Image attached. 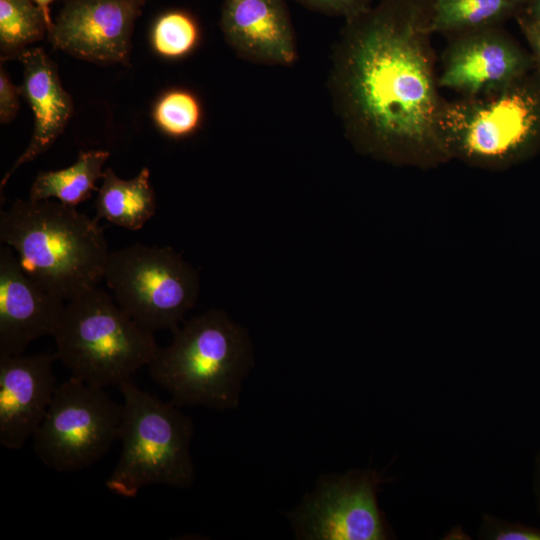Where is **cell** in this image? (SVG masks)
<instances>
[{
  "label": "cell",
  "instance_id": "277c9868",
  "mask_svg": "<svg viewBox=\"0 0 540 540\" xmlns=\"http://www.w3.org/2000/svg\"><path fill=\"white\" fill-rule=\"evenodd\" d=\"M53 337L55 355L72 377L102 388L132 381L159 348L154 333L98 286L67 301Z\"/></svg>",
  "mask_w": 540,
  "mask_h": 540
},
{
  "label": "cell",
  "instance_id": "7402d4cb",
  "mask_svg": "<svg viewBox=\"0 0 540 540\" xmlns=\"http://www.w3.org/2000/svg\"><path fill=\"white\" fill-rule=\"evenodd\" d=\"M478 538L486 540H540V529L486 513L481 518Z\"/></svg>",
  "mask_w": 540,
  "mask_h": 540
},
{
  "label": "cell",
  "instance_id": "603a6c76",
  "mask_svg": "<svg viewBox=\"0 0 540 540\" xmlns=\"http://www.w3.org/2000/svg\"><path fill=\"white\" fill-rule=\"evenodd\" d=\"M308 10L344 17L345 20L359 16L372 8V0H295Z\"/></svg>",
  "mask_w": 540,
  "mask_h": 540
},
{
  "label": "cell",
  "instance_id": "f1b7e54d",
  "mask_svg": "<svg viewBox=\"0 0 540 540\" xmlns=\"http://www.w3.org/2000/svg\"><path fill=\"white\" fill-rule=\"evenodd\" d=\"M145 1H148V0H145Z\"/></svg>",
  "mask_w": 540,
  "mask_h": 540
},
{
  "label": "cell",
  "instance_id": "52a82bcc",
  "mask_svg": "<svg viewBox=\"0 0 540 540\" xmlns=\"http://www.w3.org/2000/svg\"><path fill=\"white\" fill-rule=\"evenodd\" d=\"M118 306L143 329L174 332L199 295L196 270L168 246L109 252L104 277Z\"/></svg>",
  "mask_w": 540,
  "mask_h": 540
},
{
  "label": "cell",
  "instance_id": "d4e9b609",
  "mask_svg": "<svg viewBox=\"0 0 540 540\" xmlns=\"http://www.w3.org/2000/svg\"><path fill=\"white\" fill-rule=\"evenodd\" d=\"M519 23L540 68V23L529 18H520Z\"/></svg>",
  "mask_w": 540,
  "mask_h": 540
},
{
  "label": "cell",
  "instance_id": "44dd1931",
  "mask_svg": "<svg viewBox=\"0 0 540 540\" xmlns=\"http://www.w3.org/2000/svg\"><path fill=\"white\" fill-rule=\"evenodd\" d=\"M152 116L159 130L165 135L181 139L199 129L203 111L199 98L192 91L173 88L159 96Z\"/></svg>",
  "mask_w": 540,
  "mask_h": 540
},
{
  "label": "cell",
  "instance_id": "5bb4252c",
  "mask_svg": "<svg viewBox=\"0 0 540 540\" xmlns=\"http://www.w3.org/2000/svg\"><path fill=\"white\" fill-rule=\"evenodd\" d=\"M219 24L228 46L245 61L291 66L298 59L285 0H224Z\"/></svg>",
  "mask_w": 540,
  "mask_h": 540
},
{
  "label": "cell",
  "instance_id": "7c38bea8",
  "mask_svg": "<svg viewBox=\"0 0 540 540\" xmlns=\"http://www.w3.org/2000/svg\"><path fill=\"white\" fill-rule=\"evenodd\" d=\"M56 355L0 354V444L21 449L43 421L57 388Z\"/></svg>",
  "mask_w": 540,
  "mask_h": 540
},
{
  "label": "cell",
  "instance_id": "4316f807",
  "mask_svg": "<svg viewBox=\"0 0 540 540\" xmlns=\"http://www.w3.org/2000/svg\"><path fill=\"white\" fill-rule=\"evenodd\" d=\"M33 1L41 8L51 28L53 25V20L50 17L49 4L52 3L54 0H33Z\"/></svg>",
  "mask_w": 540,
  "mask_h": 540
},
{
  "label": "cell",
  "instance_id": "cb8c5ba5",
  "mask_svg": "<svg viewBox=\"0 0 540 540\" xmlns=\"http://www.w3.org/2000/svg\"><path fill=\"white\" fill-rule=\"evenodd\" d=\"M21 88L16 86L8 77L2 63L0 66V122L8 124L19 111Z\"/></svg>",
  "mask_w": 540,
  "mask_h": 540
},
{
  "label": "cell",
  "instance_id": "3957f363",
  "mask_svg": "<svg viewBox=\"0 0 540 540\" xmlns=\"http://www.w3.org/2000/svg\"><path fill=\"white\" fill-rule=\"evenodd\" d=\"M173 334L172 343L159 347L147 366L150 377L177 406L237 408L242 381L253 365L247 331L224 311L212 309Z\"/></svg>",
  "mask_w": 540,
  "mask_h": 540
},
{
  "label": "cell",
  "instance_id": "8992f818",
  "mask_svg": "<svg viewBox=\"0 0 540 540\" xmlns=\"http://www.w3.org/2000/svg\"><path fill=\"white\" fill-rule=\"evenodd\" d=\"M440 134L447 156L498 165L528 155L540 144V70L487 94L445 100Z\"/></svg>",
  "mask_w": 540,
  "mask_h": 540
},
{
  "label": "cell",
  "instance_id": "e0dca14e",
  "mask_svg": "<svg viewBox=\"0 0 540 540\" xmlns=\"http://www.w3.org/2000/svg\"><path fill=\"white\" fill-rule=\"evenodd\" d=\"M109 155L105 150L81 151L71 166L39 172L31 185L28 199H56L76 207L97 190L96 182L103 177V166Z\"/></svg>",
  "mask_w": 540,
  "mask_h": 540
},
{
  "label": "cell",
  "instance_id": "9a60e30c",
  "mask_svg": "<svg viewBox=\"0 0 540 540\" xmlns=\"http://www.w3.org/2000/svg\"><path fill=\"white\" fill-rule=\"evenodd\" d=\"M18 60L23 66L21 93L32 109L34 129L27 148L2 178L1 190L19 167L37 158L56 141L74 110L73 100L62 85L57 66L42 48H28Z\"/></svg>",
  "mask_w": 540,
  "mask_h": 540
},
{
  "label": "cell",
  "instance_id": "2e32d148",
  "mask_svg": "<svg viewBox=\"0 0 540 540\" xmlns=\"http://www.w3.org/2000/svg\"><path fill=\"white\" fill-rule=\"evenodd\" d=\"M96 219L131 231L140 230L156 212V196L150 170L143 167L132 179H121L112 168L104 170L95 199Z\"/></svg>",
  "mask_w": 540,
  "mask_h": 540
},
{
  "label": "cell",
  "instance_id": "7a4b0ae2",
  "mask_svg": "<svg viewBox=\"0 0 540 540\" xmlns=\"http://www.w3.org/2000/svg\"><path fill=\"white\" fill-rule=\"evenodd\" d=\"M98 221L60 201L17 199L0 212V241L29 277L69 301L103 280L109 251Z\"/></svg>",
  "mask_w": 540,
  "mask_h": 540
},
{
  "label": "cell",
  "instance_id": "9c48e42d",
  "mask_svg": "<svg viewBox=\"0 0 540 540\" xmlns=\"http://www.w3.org/2000/svg\"><path fill=\"white\" fill-rule=\"evenodd\" d=\"M385 480L374 470H353L320 482L294 515L298 538L384 540L390 529L377 503Z\"/></svg>",
  "mask_w": 540,
  "mask_h": 540
},
{
  "label": "cell",
  "instance_id": "ffe728a7",
  "mask_svg": "<svg viewBox=\"0 0 540 540\" xmlns=\"http://www.w3.org/2000/svg\"><path fill=\"white\" fill-rule=\"evenodd\" d=\"M201 38L197 19L188 11L171 9L161 13L154 21L150 41L154 51L171 60L192 53Z\"/></svg>",
  "mask_w": 540,
  "mask_h": 540
},
{
  "label": "cell",
  "instance_id": "4fadbf2b",
  "mask_svg": "<svg viewBox=\"0 0 540 540\" xmlns=\"http://www.w3.org/2000/svg\"><path fill=\"white\" fill-rule=\"evenodd\" d=\"M65 305L24 272L9 246L0 247V354H23L32 341L53 336Z\"/></svg>",
  "mask_w": 540,
  "mask_h": 540
},
{
  "label": "cell",
  "instance_id": "30bf717a",
  "mask_svg": "<svg viewBox=\"0 0 540 540\" xmlns=\"http://www.w3.org/2000/svg\"><path fill=\"white\" fill-rule=\"evenodd\" d=\"M441 60L440 88L464 97L502 89L535 64L533 56L500 26L450 37Z\"/></svg>",
  "mask_w": 540,
  "mask_h": 540
},
{
  "label": "cell",
  "instance_id": "8fae6325",
  "mask_svg": "<svg viewBox=\"0 0 540 540\" xmlns=\"http://www.w3.org/2000/svg\"><path fill=\"white\" fill-rule=\"evenodd\" d=\"M145 0H65L48 32L55 49L103 64L129 62L134 23Z\"/></svg>",
  "mask_w": 540,
  "mask_h": 540
},
{
  "label": "cell",
  "instance_id": "d6986e66",
  "mask_svg": "<svg viewBox=\"0 0 540 540\" xmlns=\"http://www.w3.org/2000/svg\"><path fill=\"white\" fill-rule=\"evenodd\" d=\"M50 24L33 0H0V60L18 59L48 35Z\"/></svg>",
  "mask_w": 540,
  "mask_h": 540
},
{
  "label": "cell",
  "instance_id": "ba28073f",
  "mask_svg": "<svg viewBox=\"0 0 540 540\" xmlns=\"http://www.w3.org/2000/svg\"><path fill=\"white\" fill-rule=\"evenodd\" d=\"M123 416L104 388L70 377L57 386L33 435L42 463L58 472L82 470L100 460L119 440Z\"/></svg>",
  "mask_w": 540,
  "mask_h": 540
},
{
  "label": "cell",
  "instance_id": "5b68a950",
  "mask_svg": "<svg viewBox=\"0 0 540 540\" xmlns=\"http://www.w3.org/2000/svg\"><path fill=\"white\" fill-rule=\"evenodd\" d=\"M123 416L119 461L107 478L109 491L133 498L145 486L189 488L195 477L190 453L193 425L177 405L139 389L132 381L119 386Z\"/></svg>",
  "mask_w": 540,
  "mask_h": 540
},
{
  "label": "cell",
  "instance_id": "ac0fdd59",
  "mask_svg": "<svg viewBox=\"0 0 540 540\" xmlns=\"http://www.w3.org/2000/svg\"><path fill=\"white\" fill-rule=\"evenodd\" d=\"M524 0H430L431 32L448 38L499 27Z\"/></svg>",
  "mask_w": 540,
  "mask_h": 540
},
{
  "label": "cell",
  "instance_id": "6da1fadb",
  "mask_svg": "<svg viewBox=\"0 0 540 540\" xmlns=\"http://www.w3.org/2000/svg\"><path fill=\"white\" fill-rule=\"evenodd\" d=\"M430 21V0H382L346 20L333 46L334 110L365 154L394 162L447 157Z\"/></svg>",
  "mask_w": 540,
  "mask_h": 540
},
{
  "label": "cell",
  "instance_id": "83f0119b",
  "mask_svg": "<svg viewBox=\"0 0 540 540\" xmlns=\"http://www.w3.org/2000/svg\"><path fill=\"white\" fill-rule=\"evenodd\" d=\"M529 11L530 16L527 18L540 23V0H531Z\"/></svg>",
  "mask_w": 540,
  "mask_h": 540
},
{
  "label": "cell",
  "instance_id": "484cf974",
  "mask_svg": "<svg viewBox=\"0 0 540 540\" xmlns=\"http://www.w3.org/2000/svg\"><path fill=\"white\" fill-rule=\"evenodd\" d=\"M532 490H533L536 508L540 515V450L537 453L536 458H535Z\"/></svg>",
  "mask_w": 540,
  "mask_h": 540
}]
</instances>
